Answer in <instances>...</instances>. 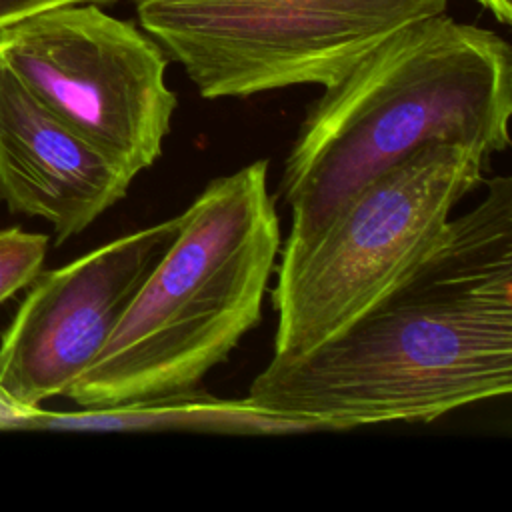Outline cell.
Here are the masks:
<instances>
[{
  "label": "cell",
  "instance_id": "1",
  "mask_svg": "<svg viewBox=\"0 0 512 512\" xmlns=\"http://www.w3.org/2000/svg\"><path fill=\"white\" fill-rule=\"evenodd\" d=\"M450 218L434 246L344 330L272 354L246 398L310 430L432 422L512 390V178Z\"/></svg>",
  "mask_w": 512,
  "mask_h": 512
},
{
  "label": "cell",
  "instance_id": "2",
  "mask_svg": "<svg viewBox=\"0 0 512 512\" xmlns=\"http://www.w3.org/2000/svg\"><path fill=\"white\" fill-rule=\"evenodd\" d=\"M512 46L446 12L412 22L316 98L286 154V240L310 236L358 186L432 142L510 146Z\"/></svg>",
  "mask_w": 512,
  "mask_h": 512
},
{
  "label": "cell",
  "instance_id": "3",
  "mask_svg": "<svg viewBox=\"0 0 512 512\" xmlns=\"http://www.w3.org/2000/svg\"><path fill=\"white\" fill-rule=\"evenodd\" d=\"M178 218L174 242L66 390L80 408L198 390L258 326L282 244L268 162L214 178Z\"/></svg>",
  "mask_w": 512,
  "mask_h": 512
},
{
  "label": "cell",
  "instance_id": "4",
  "mask_svg": "<svg viewBox=\"0 0 512 512\" xmlns=\"http://www.w3.org/2000/svg\"><path fill=\"white\" fill-rule=\"evenodd\" d=\"M490 156L432 142L378 172L302 240L280 244L274 354H302L380 300L434 246Z\"/></svg>",
  "mask_w": 512,
  "mask_h": 512
},
{
  "label": "cell",
  "instance_id": "5",
  "mask_svg": "<svg viewBox=\"0 0 512 512\" xmlns=\"http://www.w3.org/2000/svg\"><path fill=\"white\" fill-rule=\"evenodd\" d=\"M140 28L208 100L330 86L448 0H134Z\"/></svg>",
  "mask_w": 512,
  "mask_h": 512
},
{
  "label": "cell",
  "instance_id": "6",
  "mask_svg": "<svg viewBox=\"0 0 512 512\" xmlns=\"http://www.w3.org/2000/svg\"><path fill=\"white\" fill-rule=\"evenodd\" d=\"M168 62L146 30L98 4L56 8L0 32V64L134 178L162 154L178 106Z\"/></svg>",
  "mask_w": 512,
  "mask_h": 512
},
{
  "label": "cell",
  "instance_id": "7",
  "mask_svg": "<svg viewBox=\"0 0 512 512\" xmlns=\"http://www.w3.org/2000/svg\"><path fill=\"white\" fill-rule=\"evenodd\" d=\"M178 228L174 216L38 274L2 334L0 388L30 406L66 394L100 354Z\"/></svg>",
  "mask_w": 512,
  "mask_h": 512
},
{
  "label": "cell",
  "instance_id": "8",
  "mask_svg": "<svg viewBox=\"0 0 512 512\" xmlns=\"http://www.w3.org/2000/svg\"><path fill=\"white\" fill-rule=\"evenodd\" d=\"M132 180L0 64V200L10 212L44 218L60 244L120 202Z\"/></svg>",
  "mask_w": 512,
  "mask_h": 512
},
{
  "label": "cell",
  "instance_id": "9",
  "mask_svg": "<svg viewBox=\"0 0 512 512\" xmlns=\"http://www.w3.org/2000/svg\"><path fill=\"white\" fill-rule=\"evenodd\" d=\"M0 428L10 430H206L228 434L310 432L298 420L272 414L248 398L222 400L206 392L158 396L138 402L80 408L76 412L30 406L0 388Z\"/></svg>",
  "mask_w": 512,
  "mask_h": 512
},
{
  "label": "cell",
  "instance_id": "10",
  "mask_svg": "<svg viewBox=\"0 0 512 512\" xmlns=\"http://www.w3.org/2000/svg\"><path fill=\"white\" fill-rule=\"evenodd\" d=\"M48 236L22 228L0 230V306L42 272Z\"/></svg>",
  "mask_w": 512,
  "mask_h": 512
},
{
  "label": "cell",
  "instance_id": "11",
  "mask_svg": "<svg viewBox=\"0 0 512 512\" xmlns=\"http://www.w3.org/2000/svg\"><path fill=\"white\" fill-rule=\"evenodd\" d=\"M110 2H116V0H0V32L56 8L76 6V4L100 6Z\"/></svg>",
  "mask_w": 512,
  "mask_h": 512
},
{
  "label": "cell",
  "instance_id": "12",
  "mask_svg": "<svg viewBox=\"0 0 512 512\" xmlns=\"http://www.w3.org/2000/svg\"><path fill=\"white\" fill-rule=\"evenodd\" d=\"M484 6L500 24L512 22V0H476Z\"/></svg>",
  "mask_w": 512,
  "mask_h": 512
}]
</instances>
